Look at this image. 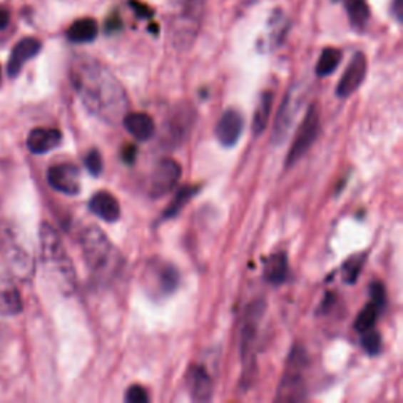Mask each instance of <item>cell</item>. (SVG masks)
Masks as SVG:
<instances>
[{
  "mask_svg": "<svg viewBox=\"0 0 403 403\" xmlns=\"http://www.w3.org/2000/svg\"><path fill=\"white\" fill-rule=\"evenodd\" d=\"M197 193V188L194 186H185L178 189L177 195L173 197V200L169 203V207L165 208V211L163 213V218L164 219H169V218H175L178 215V213L183 210L185 205L193 199V195Z\"/></svg>",
  "mask_w": 403,
  "mask_h": 403,
  "instance_id": "24",
  "label": "cell"
},
{
  "mask_svg": "<svg viewBox=\"0 0 403 403\" xmlns=\"http://www.w3.org/2000/svg\"><path fill=\"white\" fill-rule=\"evenodd\" d=\"M188 387L191 399L195 402H208L213 397V378L202 366H193L189 369Z\"/></svg>",
  "mask_w": 403,
  "mask_h": 403,
  "instance_id": "15",
  "label": "cell"
},
{
  "mask_svg": "<svg viewBox=\"0 0 403 403\" xmlns=\"http://www.w3.org/2000/svg\"><path fill=\"white\" fill-rule=\"evenodd\" d=\"M243 129H245V118H243L241 112L237 109H227L218 121L215 134L220 146L230 148L238 143Z\"/></svg>",
  "mask_w": 403,
  "mask_h": 403,
  "instance_id": "10",
  "label": "cell"
},
{
  "mask_svg": "<svg viewBox=\"0 0 403 403\" xmlns=\"http://www.w3.org/2000/svg\"><path fill=\"white\" fill-rule=\"evenodd\" d=\"M378 314H379V309L375 306L374 302L367 304V306L359 312V315H357L356 318V322H354L356 331L364 332V331L374 328L378 320Z\"/></svg>",
  "mask_w": 403,
  "mask_h": 403,
  "instance_id": "26",
  "label": "cell"
},
{
  "mask_svg": "<svg viewBox=\"0 0 403 403\" xmlns=\"http://www.w3.org/2000/svg\"><path fill=\"white\" fill-rule=\"evenodd\" d=\"M362 347L366 350L367 354L370 356H377L382 353V348H383V342H382V336L377 331L367 330L362 332Z\"/></svg>",
  "mask_w": 403,
  "mask_h": 403,
  "instance_id": "28",
  "label": "cell"
},
{
  "mask_svg": "<svg viewBox=\"0 0 403 403\" xmlns=\"http://www.w3.org/2000/svg\"><path fill=\"white\" fill-rule=\"evenodd\" d=\"M195 121V109L191 104H178L177 108H173L169 118H167L164 125V134L163 138L170 142V146H180L181 142H185L186 138L191 133V128Z\"/></svg>",
  "mask_w": 403,
  "mask_h": 403,
  "instance_id": "7",
  "label": "cell"
},
{
  "mask_svg": "<svg viewBox=\"0 0 403 403\" xmlns=\"http://www.w3.org/2000/svg\"><path fill=\"white\" fill-rule=\"evenodd\" d=\"M367 74V57L362 52H356V54L350 60L347 70L342 74V78L337 83L336 95L342 100L352 96L357 88L361 87V83L366 79Z\"/></svg>",
  "mask_w": 403,
  "mask_h": 403,
  "instance_id": "8",
  "label": "cell"
},
{
  "mask_svg": "<svg viewBox=\"0 0 403 403\" xmlns=\"http://www.w3.org/2000/svg\"><path fill=\"white\" fill-rule=\"evenodd\" d=\"M82 255L87 266L98 276H112L121 266V255L100 227L90 225L81 233Z\"/></svg>",
  "mask_w": 403,
  "mask_h": 403,
  "instance_id": "3",
  "label": "cell"
},
{
  "mask_svg": "<svg viewBox=\"0 0 403 403\" xmlns=\"http://www.w3.org/2000/svg\"><path fill=\"white\" fill-rule=\"evenodd\" d=\"M366 258L367 255L361 252V254H357V255H353L350 260L344 265V280L347 284H354L357 277H359L361 275V271H362V266H364V262H366Z\"/></svg>",
  "mask_w": 403,
  "mask_h": 403,
  "instance_id": "27",
  "label": "cell"
},
{
  "mask_svg": "<svg viewBox=\"0 0 403 403\" xmlns=\"http://www.w3.org/2000/svg\"><path fill=\"white\" fill-rule=\"evenodd\" d=\"M68 40L71 43H92L98 36V24L92 18H83L74 21L66 32Z\"/></svg>",
  "mask_w": 403,
  "mask_h": 403,
  "instance_id": "19",
  "label": "cell"
},
{
  "mask_svg": "<svg viewBox=\"0 0 403 403\" xmlns=\"http://www.w3.org/2000/svg\"><path fill=\"white\" fill-rule=\"evenodd\" d=\"M125 400H126L128 403H147V402L150 400V397H148L147 391L143 389L142 386L136 384V386L129 387V389L126 391Z\"/></svg>",
  "mask_w": 403,
  "mask_h": 403,
  "instance_id": "30",
  "label": "cell"
},
{
  "mask_svg": "<svg viewBox=\"0 0 403 403\" xmlns=\"http://www.w3.org/2000/svg\"><path fill=\"white\" fill-rule=\"evenodd\" d=\"M265 277L272 285L284 284L288 277V258L285 254H272L265 263Z\"/></svg>",
  "mask_w": 403,
  "mask_h": 403,
  "instance_id": "20",
  "label": "cell"
},
{
  "mask_svg": "<svg viewBox=\"0 0 403 403\" xmlns=\"http://www.w3.org/2000/svg\"><path fill=\"white\" fill-rule=\"evenodd\" d=\"M391 13L395 16L399 22L402 21V13H403V0H392L391 2Z\"/></svg>",
  "mask_w": 403,
  "mask_h": 403,
  "instance_id": "33",
  "label": "cell"
},
{
  "mask_svg": "<svg viewBox=\"0 0 403 403\" xmlns=\"http://www.w3.org/2000/svg\"><path fill=\"white\" fill-rule=\"evenodd\" d=\"M298 111H300V101L296 100L292 92H288L285 100L282 101V104H280L277 117L275 120V128H272V134H271L272 143L280 146V143L285 142L287 136L293 126V121L296 116H298Z\"/></svg>",
  "mask_w": 403,
  "mask_h": 403,
  "instance_id": "11",
  "label": "cell"
},
{
  "mask_svg": "<svg viewBox=\"0 0 403 403\" xmlns=\"http://www.w3.org/2000/svg\"><path fill=\"white\" fill-rule=\"evenodd\" d=\"M178 280V271L172 265L161 263L156 270L153 268L150 271V282L155 284L151 285V290L158 292L161 296H167L177 290Z\"/></svg>",
  "mask_w": 403,
  "mask_h": 403,
  "instance_id": "17",
  "label": "cell"
},
{
  "mask_svg": "<svg viewBox=\"0 0 403 403\" xmlns=\"http://www.w3.org/2000/svg\"><path fill=\"white\" fill-rule=\"evenodd\" d=\"M272 100H275V95H272V92H265L260 98V101H258V106L254 113V121H252V129H254L255 136H260L265 131L266 125H268Z\"/></svg>",
  "mask_w": 403,
  "mask_h": 403,
  "instance_id": "22",
  "label": "cell"
},
{
  "mask_svg": "<svg viewBox=\"0 0 403 403\" xmlns=\"http://www.w3.org/2000/svg\"><path fill=\"white\" fill-rule=\"evenodd\" d=\"M0 73H2V70H0Z\"/></svg>",
  "mask_w": 403,
  "mask_h": 403,
  "instance_id": "35",
  "label": "cell"
},
{
  "mask_svg": "<svg viewBox=\"0 0 403 403\" xmlns=\"http://www.w3.org/2000/svg\"><path fill=\"white\" fill-rule=\"evenodd\" d=\"M22 310L21 295L14 288L0 293V314L4 315H16Z\"/></svg>",
  "mask_w": 403,
  "mask_h": 403,
  "instance_id": "25",
  "label": "cell"
},
{
  "mask_svg": "<svg viewBox=\"0 0 403 403\" xmlns=\"http://www.w3.org/2000/svg\"><path fill=\"white\" fill-rule=\"evenodd\" d=\"M40 248L43 260L60 290L73 293L76 288V271L73 262L66 254L60 235L49 224H43L40 227Z\"/></svg>",
  "mask_w": 403,
  "mask_h": 403,
  "instance_id": "2",
  "label": "cell"
},
{
  "mask_svg": "<svg viewBox=\"0 0 403 403\" xmlns=\"http://www.w3.org/2000/svg\"><path fill=\"white\" fill-rule=\"evenodd\" d=\"M320 108L318 104H310L306 111L298 133L295 136V141L290 147V151L285 158V167H293L300 159L307 153L309 148L314 146L318 134H320Z\"/></svg>",
  "mask_w": 403,
  "mask_h": 403,
  "instance_id": "5",
  "label": "cell"
},
{
  "mask_svg": "<svg viewBox=\"0 0 403 403\" xmlns=\"http://www.w3.org/2000/svg\"><path fill=\"white\" fill-rule=\"evenodd\" d=\"M265 309L266 304L263 300L254 301L252 304H249V307L245 312V317H243L240 332V354L243 367H245V374L255 366V344Z\"/></svg>",
  "mask_w": 403,
  "mask_h": 403,
  "instance_id": "4",
  "label": "cell"
},
{
  "mask_svg": "<svg viewBox=\"0 0 403 403\" xmlns=\"http://www.w3.org/2000/svg\"><path fill=\"white\" fill-rule=\"evenodd\" d=\"M136 156H138V150H136L134 146H128L121 151V158H123V161L128 164H133L136 161Z\"/></svg>",
  "mask_w": 403,
  "mask_h": 403,
  "instance_id": "32",
  "label": "cell"
},
{
  "mask_svg": "<svg viewBox=\"0 0 403 403\" xmlns=\"http://www.w3.org/2000/svg\"><path fill=\"white\" fill-rule=\"evenodd\" d=\"M90 211L95 216L106 220V223H116L120 219V203L111 193L101 191L92 197V200L88 203Z\"/></svg>",
  "mask_w": 403,
  "mask_h": 403,
  "instance_id": "18",
  "label": "cell"
},
{
  "mask_svg": "<svg viewBox=\"0 0 403 403\" xmlns=\"http://www.w3.org/2000/svg\"><path fill=\"white\" fill-rule=\"evenodd\" d=\"M342 60V51L336 48H326L320 58H318V63L315 68V73L318 78H326V76H331L334 71L337 70V66Z\"/></svg>",
  "mask_w": 403,
  "mask_h": 403,
  "instance_id": "23",
  "label": "cell"
},
{
  "mask_svg": "<svg viewBox=\"0 0 403 403\" xmlns=\"http://www.w3.org/2000/svg\"><path fill=\"white\" fill-rule=\"evenodd\" d=\"M40 51L41 41L36 40V38H24V40H21L11 51L9 66H6L9 76H11V78L18 76L22 70V66H24L30 58H34Z\"/></svg>",
  "mask_w": 403,
  "mask_h": 403,
  "instance_id": "14",
  "label": "cell"
},
{
  "mask_svg": "<svg viewBox=\"0 0 403 403\" xmlns=\"http://www.w3.org/2000/svg\"><path fill=\"white\" fill-rule=\"evenodd\" d=\"M300 366L292 361V369L287 372L276 392L277 402H300L306 399V384L300 374Z\"/></svg>",
  "mask_w": 403,
  "mask_h": 403,
  "instance_id": "12",
  "label": "cell"
},
{
  "mask_svg": "<svg viewBox=\"0 0 403 403\" xmlns=\"http://www.w3.org/2000/svg\"><path fill=\"white\" fill-rule=\"evenodd\" d=\"M48 183L57 193L76 195L81 193V172L73 164H57L48 170Z\"/></svg>",
  "mask_w": 403,
  "mask_h": 403,
  "instance_id": "9",
  "label": "cell"
},
{
  "mask_svg": "<svg viewBox=\"0 0 403 403\" xmlns=\"http://www.w3.org/2000/svg\"><path fill=\"white\" fill-rule=\"evenodd\" d=\"M123 126L136 141L147 142L155 136V121L146 112L126 113L123 117Z\"/></svg>",
  "mask_w": 403,
  "mask_h": 403,
  "instance_id": "16",
  "label": "cell"
},
{
  "mask_svg": "<svg viewBox=\"0 0 403 403\" xmlns=\"http://www.w3.org/2000/svg\"><path fill=\"white\" fill-rule=\"evenodd\" d=\"M71 82L83 108L93 117L108 125L123 120L129 108L126 90L108 66L95 58L81 57L73 63Z\"/></svg>",
  "mask_w": 403,
  "mask_h": 403,
  "instance_id": "1",
  "label": "cell"
},
{
  "mask_svg": "<svg viewBox=\"0 0 403 403\" xmlns=\"http://www.w3.org/2000/svg\"><path fill=\"white\" fill-rule=\"evenodd\" d=\"M83 164H86L87 170L93 175V177H98L103 172V158L100 155L98 150H92L88 151V155L83 159Z\"/></svg>",
  "mask_w": 403,
  "mask_h": 403,
  "instance_id": "29",
  "label": "cell"
},
{
  "mask_svg": "<svg viewBox=\"0 0 403 403\" xmlns=\"http://www.w3.org/2000/svg\"><path fill=\"white\" fill-rule=\"evenodd\" d=\"M181 165L172 158H164L159 161L151 172L148 194L153 199H161V197L172 193L177 188L181 178Z\"/></svg>",
  "mask_w": 403,
  "mask_h": 403,
  "instance_id": "6",
  "label": "cell"
},
{
  "mask_svg": "<svg viewBox=\"0 0 403 403\" xmlns=\"http://www.w3.org/2000/svg\"><path fill=\"white\" fill-rule=\"evenodd\" d=\"M9 22H10L9 11L4 10V9H0V30L6 29V26H9Z\"/></svg>",
  "mask_w": 403,
  "mask_h": 403,
  "instance_id": "34",
  "label": "cell"
},
{
  "mask_svg": "<svg viewBox=\"0 0 403 403\" xmlns=\"http://www.w3.org/2000/svg\"><path fill=\"white\" fill-rule=\"evenodd\" d=\"M350 24L356 30L366 29L370 19V10L366 0H344Z\"/></svg>",
  "mask_w": 403,
  "mask_h": 403,
  "instance_id": "21",
  "label": "cell"
},
{
  "mask_svg": "<svg viewBox=\"0 0 403 403\" xmlns=\"http://www.w3.org/2000/svg\"><path fill=\"white\" fill-rule=\"evenodd\" d=\"M62 143V133L56 128H36L30 131L27 138V148L34 155L49 153Z\"/></svg>",
  "mask_w": 403,
  "mask_h": 403,
  "instance_id": "13",
  "label": "cell"
},
{
  "mask_svg": "<svg viewBox=\"0 0 403 403\" xmlns=\"http://www.w3.org/2000/svg\"><path fill=\"white\" fill-rule=\"evenodd\" d=\"M370 296H372V302H374L378 309H382L386 304L384 285L382 282L372 284L370 285Z\"/></svg>",
  "mask_w": 403,
  "mask_h": 403,
  "instance_id": "31",
  "label": "cell"
}]
</instances>
